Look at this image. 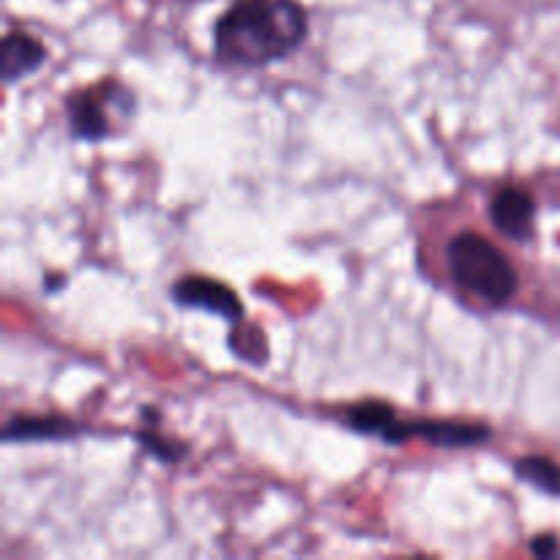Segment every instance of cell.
Here are the masks:
<instances>
[{"mask_svg":"<svg viewBox=\"0 0 560 560\" xmlns=\"http://www.w3.org/2000/svg\"><path fill=\"white\" fill-rule=\"evenodd\" d=\"M530 552L539 558H550V556H560V541L558 536L552 534H541L536 539H530Z\"/></svg>","mask_w":560,"mask_h":560,"instance_id":"cell-12","label":"cell"},{"mask_svg":"<svg viewBox=\"0 0 560 560\" xmlns=\"http://www.w3.org/2000/svg\"><path fill=\"white\" fill-rule=\"evenodd\" d=\"M310 36L299 0H235L213 25V55L224 66L262 69L293 55Z\"/></svg>","mask_w":560,"mask_h":560,"instance_id":"cell-1","label":"cell"},{"mask_svg":"<svg viewBox=\"0 0 560 560\" xmlns=\"http://www.w3.org/2000/svg\"><path fill=\"white\" fill-rule=\"evenodd\" d=\"M514 474L520 481L536 487L541 495H550L560 501V465L545 454H528L514 463Z\"/></svg>","mask_w":560,"mask_h":560,"instance_id":"cell-9","label":"cell"},{"mask_svg":"<svg viewBox=\"0 0 560 560\" xmlns=\"http://www.w3.org/2000/svg\"><path fill=\"white\" fill-rule=\"evenodd\" d=\"M82 427L60 416H14L5 421L3 441H63L80 435Z\"/></svg>","mask_w":560,"mask_h":560,"instance_id":"cell-8","label":"cell"},{"mask_svg":"<svg viewBox=\"0 0 560 560\" xmlns=\"http://www.w3.org/2000/svg\"><path fill=\"white\" fill-rule=\"evenodd\" d=\"M47 60V47L31 33H9L0 47V74H3L5 85L25 80L33 71H38Z\"/></svg>","mask_w":560,"mask_h":560,"instance_id":"cell-6","label":"cell"},{"mask_svg":"<svg viewBox=\"0 0 560 560\" xmlns=\"http://www.w3.org/2000/svg\"><path fill=\"white\" fill-rule=\"evenodd\" d=\"M175 304L191 306V310H206L211 315L224 317L228 323L238 326L244 320V304L238 295L228 288L224 282L208 277H184L180 282L173 284L170 290Z\"/></svg>","mask_w":560,"mask_h":560,"instance_id":"cell-5","label":"cell"},{"mask_svg":"<svg viewBox=\"0 0 560 560\" xmlns=\"http://www.w3.org/2000/svg\"><path fill=\"white\" fill-rule=\"evenodd\" d=\"M443 262L454 288L485 310H501L517 295L520 273L501 246L474 230H459L446 241Z\"/></svg>","mask_w":560,"mask_h":560,"instance_id":"cell-2","label":"cell"},{"mask_svg":"<svg viewBox=\"0 0 560 560\" xmlns=\"http://www.w3.org/2000/svg\"><path fill=\"white\" fill-rule=\"evenodd\" d=\"M490 222L503 238L514 244L534 241L536 235V200L523 186H501L490 197Z\"/></svg>","mask_w":560,"mask_h":560,"instance_id":"cell-4","label":"cell"},{"mask_svg":"<svg viewBox=\"0 0 560 560\" xmlns=\"http://www.w3.org/2000/svg\"><path fill=\"white\" fill-rule=\"evenodd\" d=\"M69 129L77 140L98 142L107 140L118 131V126H126L135 118V93L118 80H102L93 88L71 93L63 102Z\"/></svg>","mask_w":560,"mask_h":560,"instance_id":"cell-3","label":"cell"},{"mask_svg":"<svg viewBox=\"0 0 560 560\" xmlns=\"http://www.w3.org/2000/svg\"><path fill=\"white\" fill-rule=\"evenodd\" d=\"M137 438H140V443H145L148 452L156 459H162V463H175L178 457H184V448L175 441H164V438L159 435V430H142Z\"/></svg>","mask_w":560,"mask_h":560,"instance_id":"cell-11","label":"cell"},{"mask_svg":"<svg viewBox=\"0 0 560 560\" xmlns=\"http://www.w3.org/2000/svg\"><path fill=\"white\" fill-rule=\"evenodd\" d=\"M421 438L441 448L479 446L490 438L485 424H463V421H405V441Z\"/></svg>","mask_w":560,"mask_h":560,"instance_id":"cell-7","label":"cell"},{"mask_svg":"<svg viewBox=\"0 0 560 560\" xmlns=\"http://www.w3.org/2000/svg\"><path fill=\"white\" fill-rule=\"evenodd\" d=\"M348 427H353L355 432H364V435H375L381 441H392V432L397 427L399 416L394 413L392 405L383 402H361L353 405L348 410Z\"/></svg>","mask_w":560,"mask_h":560,"instance_id":"cell-10","label":"cell"}]
</instances>
